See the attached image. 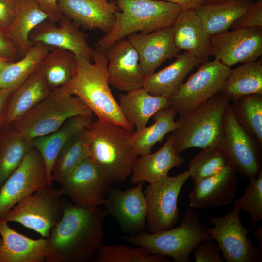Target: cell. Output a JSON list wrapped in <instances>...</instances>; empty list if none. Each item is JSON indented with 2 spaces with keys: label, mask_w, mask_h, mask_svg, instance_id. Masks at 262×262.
Returning a JSON list of instances; mask_svg holds the SVG:
<instances>
[{
  "label": "cell",
  "mask_w": 262,
  "mask_h": 262,
  "mask_svg": "<svg viewBox=\"0 0 262 262\" xmlns=\"http://www.w3.org/2000/svg\"><path fill=\"white\" fill-rule=\"evenodd\" d=\"M169 66L146 76L143 87L151 95L169 98L183 83L187 75L201 63L194 55L185 51L177 54Z\"/></svg>",
  "instance_id": "cell-26"
},
{
  "label": "cell",
  "mask_w": 262,
  "mask_h": 262,
  "mask_svg": "<svg viewBox=\"0 0 262 262\" xmlns=\"http://www.w3.org/2000/svg\"><path fill=\"white\" fill-rule=\"evenodd\" d=\"M16 3V0H0V27L6 31L14 18Z\"/></svg>",
  "instance_id": "cell-44"
},
{
  "label": "cell",
  "mask_w": 262,
  "mask_h": 262,
  "mask_svg": "<svg viewBox=\"0 0 262 262\" xmlns=\"http://www.w3.org/2000/svg\"><path fill=\"white\" fill-rule=\"evenodd\" d=\"M262 28V0L256 1L231 27L232 30Z\"/></svg>",
  "instance_id": "cell-41"
},
{
  "label": "cell",
  "mask_w": 262,
  "mask_h": 262,
  "mask_svg": "<svg viewBox=\"0 0 262 262\" xmlns=\"http://www.w3.org/2000/svg\"><path fill=\"white\" fill-rule=\"evenodd\" d=\"M120 111L135 131L147 126L153 115L160 109L168 107V98L151 95L144 87L118 95Z\"/></svg>",
  "instance_id": "cell-27"
},
{
  "label": "cell",
  "mask_w": 262,
  "mask_h": 262,
  "mask_svg": "<svg viewBox=\"0 0 262 262\" xmlns=\"http://www.w3.org/2000/svg\"><path fill=\"white\" fill-rule=\"evenodd\" d=\"M79 115L93 113L78 97L59 87L10 125L30 141L54 131L67 119Z\"/></svg>",
  "instance_id": "cell-7"
},
{
  "label": "cell",
  "mask_w": 262,
  "mask_h": 262,
  "mask_svg": "<svg viewBox=\"0 0 262 262\" xmlns=\"http://www.w3.org/2000/svg\"><path fill=\"white\" fill-rule=\"evenodd\" d=\"M168 98V105L179 117L219 92L232 69L214 59L207 60Z\"/></svg>",
  "instance_id": "cell-10"
},
{
  "label": "cell",
  "mask_w": 262,
  "mask_h": 262,
  "mask_svg": "<svg viewBox=\"0 0 262 262\" xmlns=\"http://www.w3.org/2000/svg\"><path fill=\"white\" fill-rule=\"evenodd\" d=\"M121 245H104L98 249L92 261L94 262H170L165 256L150 254L145 248Z\"/></svg>",
  "instance_id": "cell-38"
},
{
  "label": "cell",
  "mask_w": 262,
  "mask_h": 262,
  "mask_svg": "<svg viewBox=\"0 0 262 262\" xmlns=\"http://www.w3.org/2000/svg\"><path fill=\"white\" fill-rule=\"evenodd\" d=\"M262 54V27L227 31L210 37L209 56L228 67L257 60Z\"/></svg>",
  "instance_id": "cell-15"
},
{
  "label": "cell",
  "mask_w": 262,
  "mask_h": 262,
  "mask_svg": "<svg viewBox=\"0 0 262 262\" xmlns=\"http://www.w3.org/2000/svg\"><path fill=\"white\" fill-rule=\"evenodd\" d=\"M233 204L249 214L251 220L250 229H253L262 220V171L256 177L249 179L243 195Z\"/></svg>",
  "instance_id": "cell-40"
},
{
  "label": "cell",
  "mask_w": 262,
  "mask_h": 262,
  "mask_svg": "<svg viewBox=\"0 0 262 262\" xmlns=\"http://www.w3.org/2000/svg\"><path fill=\"white\" fill-rule=\"evenodd\" d=\"M63 15L86 28L108 32L113 27L118 6L105 0H58Z\"/></svg>",
  "instance_id": "cell-21"
},
{
  "label": "cell",
  "mask_w": 262,
  "mask_h": 262,
  "mask_svg": "<svg viewBox=\"0 0 262 262\" xmlns=\"http://www.w3.org/2000/svg\"><path fill=\"white\" fill-rule=\"evenodd\" d=\"M112 182L91 157L77 166L59 184L63 196L85 207L103 206Z\"/></svg>",
  "instance_id": "cell-14"
},
{
  "label": "cell",
  "mask_w": 262,
  "mask_h": 262,
  "mask_svg": "<svg viewBox=\"0 0 262 262\" xmlns=\"http://www.w3.org/2000/svg\"><path fill=\"white\" fill-rule=\"evenodd\" d=\"M259 0H256V1H259Z\"/></svg>",
  "instance_id": "cell-52"
},
{
  "label": "cell",
  "mask_w": 262,
  "mask_h": 262,
  "mask_svg": "<svg viewBox=\"0 0 262 262\" xmlns=\"http://www.w3.org/2000/svg\"><path fill=\"white\" fill-rule=\"evenodd\" d=\"M0 218V262H44L48 254L47 238L33 239L11 228Z\"/></svg>",
  "instance_id": "cell-23"
},
{
  "label": "cell",
  "mask_w": 262,
  "mask_h": 262,
  "mask_svg": "<svg viewBox=\"0 0 262 262\" xmlns=\"http://www.w3.org/2000/svg\"><path fill=\"white\" fill-rule=\"evenodd\" d=\"M127 39L137 50L146 76L154 73L166 60L175 57L180 49L176 46L172 26L149 33H134Z\"/></svg>",
  "instance_id": "cell-19"
},
{
  "label": "cell",
  "mask_w": 262,
  "mask_h": 262,
  "mask_svg": "<svg viewBox=\"0 0 262 262\" xmlns=\"http://www.w3.org/2000/svg\"><path fill=\"white\" fill-rule=\"evenodd\" d=\"M231 99L219 92L177 120L172 132L173 148L178 154L192 147L217 146L222 130L225 111Z\"/></svg>",
  "instance_id": "cell-5"
},
{
  "label": "cell",
  "mask_w": 262,
  "mask_h": 262,
  "mask_svg": "<svg viewBox=\"0 0 262 262\" xmlns=\"http://www.w3.org/2000/svg\"><path fill=\"white\" fill-rule=\"evenodd\" d=\"M41 66L49 88L61 87L70 82L76 71L75 55L67 50L54 48L47 55Z\"/></svg>",
  "instance_id": "cell-36"
},
{
  "label": "cell",
  "mask_w": 262,
  "mask_h": 262,
  "mask_svg": "<svg viewBox=\"0 0 262 262\" xmlns=\"http://www.w3.org/2000/svg\"><path fill=\"white\" fill-rule=\"evenodd\" d=\"M75 58L74 76L70 82L61 87L81 99L98 119L133 131L122 115L109 87L105 53L96 50L92 62L81 56Z\"/></svg>",
  "instance_id": "cell-2"
},
{
  "label": "cell",
  "mask_w": 262,
  "mask_h": 262,
  "mask_svg": "<svg viewBox=\"0 0 262 262\" xmlns=\"http://www.w3.org/2000/svg\"><path fill=\"white\" fill-rule=\"evenodd\" d=\"M93 115H79L72 117L54 131L30 141L31 146L42 157L50 179L53 162L60 149L76 133L90 125L93 121Z\"/></svg>",
  "instance_id": "cell-29"
},
{
  "label": "cell",
  "mask_w": 262,
  "mask_h": 262,
  "mask_svg": "<svg viewBox=\"0 0 262 262\" xmlns=\"http://www.w3.org/2000/svg\"><path fill=\"white\" fill-rule=\"evenodd\" d=\"M51 182L42 157L32 146L0 189V218L19 201Z\"/></svg>",
  "instance_id": "cell-13"
},
{
  "label": "cell",
  "mask_w": 262,
  "mask_h": 262,
  "mask_svg": "<svg viewBox=\"0 0 262 262\" xmlns=\"http://www.w3.org/2000/svg\"><path fill=\"white\" fill-rule=\"evenodd\" d=\"M86 128L91 139V157L112 183L124 180L139 156L131 142L134 131L98 119Z\"/></svg>",
  "instance_id": "cell-4"
},
{
  "label": "cell",
  "mask_w": 262,
  "mask_h": 262,
  "mask_svg": "<svg viewBox=\"0 0 262 262\" xmlns=\"http://www.w3.org/2000/svg\"></svg>",
  "instance_id": "cell-53"
},
{
  "label": "cell",
  "mask_w": 262,
  "mask_h": 262,
  "mask_svg": "<svg viewBox=\"0 0 262 262\" xmlns=\"http://www.w3.org/2000/svg\"><path fill=\"white\" fill-rule=\"evenodd\" d=\"M185 159L176 153L173 146V138L170 135L164 145L153 153H148L138 158L132 169L131 181L153 183L167 177L173 168L179 167Z\"/></svg>",
  "instance_id": "cell-24"
},
{
  "label": "cell",
  "mask_w": 262,
  "mask_h": 262,
  "mask_svg": "<svg viewBox=\"0 0 262 262\" xmlns=\"http://www.w3.org/2000/svg\"><path fill=\"white\" fill-rule=\"evenodd\" d=\"M230 166L222 152L217 146L201 149L192 158L189 164V177L195 183L215 175L225 168Z\"/></svg>",
  "instance_id": "cell-39"
},
{
  "label": "cell",
  "mask_w": 262,
  "mask_h": 262,
  "mask_svg": "<svg viewBox=\"0 0 262 262\" xmlns=\"http://www.w3.org/2000/svg\"><path fill=\"white\" fill-rule=\"evenodd\" d=\"M239 207L233 204L231 210L220 217L210 216L213 226L206 231L216 240L227 262H260L262 254L247 237L251 230L243 226L240 218Z\"/></svg>",
  "instance_id": "cell-11"
},
{
  "label": "cell",
  "mask_w": 262,
  "mask_h": 262,
  "mask_svg": "<svg viewBox=\"0 0 262 262\" xmlns=\"http://www.w3.org/2000/svg\"><path fill=\"white\" fill-rule=\"evenodd\" d=\"M51 90L41 66L10 94L1 116L0 126L11 124L47 97Z\"/></svg>",
  "instance_id": "cell-22"
},
{
  "label": "cell",
  "mask_w": 262,
  "mask_h": 262,
  "mask_svg": "<svg viewBox=\"0 0 262 262\" xmlns=\"http://www.w3.org/2000/svg\"><path fill=\"white\" fill-rule=\"evenodd\" d=\"M220 252L218 245L213 240H206L199 243L192 252L196 262H224Z\"/></svg>",
  "instance_id": "cell-42"
},
{
  "label": "cell",
  "mask_w": 262,
  "mask_h": 262,
  "mask_svg": "<svg viewBox=\"0 0 262 262\" xmlns=\"http://www.w3.org/2000/svg\"><path fill=\"white\" fill-rule=\"evenodd\" d=\"M238 182L237 173L228 166L215 175L194 183L189 195L190 208L203 209L231 204Z\"/></svg>",
  "instance_id": "cell-20"
},
{
  "label": "cell",
  "mask_w": 262,
  "mask_h": 262,
  "mask_svg": "<svg viewBox=\"0 0 262 262\" xmlns=\"http://www.w3.org/2000/svg\"><path fill=\"white\" fill-rule=\"evenodd\" d=\"M15 89L13 88L0 89V120L6 102L10 94Z\"/></svg>",
  "instance_id": "cell-47"
},
{
  "label": "cell",
  "mask_w": 262,
  "mask_h": 262,
  "mask_svg": "<svg viewBox=\"0 0 262 262\" xmlns=\"http://www.w3.org/2000/svg\"><path fill=\"white\" fill-rule=\"evenodd\" d=\"M2 244V239L1 238H0V247H1Z\"/></svg>",
  "instance_id": "cell-51"
},
{
  "label": "cell",
  "mask_w": 262,
  "mask_h": 262,
  "mask_svg": "<svg viewBox=\"0 0 262 262\" xmlns=\"http://www.w3.org/2000/svg\"><path fill=\"white\" fill-rule=\"evenodd\" d=\"M52 182L19 201L2 218L8 222L18 223L47 238L64 212L62 193Z\"/></svg>",
  "instance_id": "cell-9"
},
{
  "label": "cell",
  "mask_w": 262,
  "mask_h": 262,
  "mask_svg": "<svg viewBox=\"0 0 262 262\" xmlns=\"http://www.w3.org/2000/svg\"><path fill=\"white\" fill-rule=\"evenodd\" d=\"M253 234L258 243V248L260 252L262 254V227H258L253 233Z\"/></svg>",
  "instance_id": "cell-48"
},
{
  "label": "cell",
  "mask_w": 262,
  "mask_h": 262,
  "mask_svg": "<svg viewBox=\"0 0 262 262\" xmlns=\"http://www.w3.org/2000/svg\"><path fill=\"white\" fill-rule=\"evenodd\" d=\"M108 214L102 206L85 207L64 201L62 217L47 238L45 262L92 261L103 245Z\"/></svg>",
  "instance_id": "cell-1"
},
{
  "label": "cell",
  "mask_w": 262,
  "mask_h": 262,
  "mask_svg": "<svg viewBox=\"0 0 262 262\" xmlns=\"http://www.w3.org/2000/svg\"><path fill=\"white\" fill-rule=\"evenodd\" d=\"M217 146L230 166L243 178L249 180L262 171V145L238 122L230 102L224 112L222 133Z\"/></svg>",
  "instance_id": "cell-8"
},
{
  "label": "cell",
  "mask_w": 262,
  "mask_h": 262,
  "mask_svg": "<svg viewBox=\"0 0 262 262\" xmlns=\"http://www.w3.org/2000/svg\"><path fill=\"white\" fill-rule=\"evenodd\" d=\"M0 56L10 62L19 57L16 49L5 30L0 27Z\"/></svg>",
  "instance_id": "cell-45"
},
{
  "label": "cell",
  "mask_w": 262,
  "mask_h": 262,
  "mask_svg": "<svg viewBox=\"0 0 262 262\" xmlns=\"http://www.w3.org/2000/svg\"><path fill=\"white\" fill-rule=\"evenodd\" d=\"M16 1L14 18L6 32L18 56L22 57L33 45L29 38L31 33L48 17L33 0Z\"/></svg>",
  "instance_id": "cell-28"
},
{
  "label": "cell",
  "mask_w": 262,
  "mask_h": 262,
  "mask_svg": "<svg viewBox=\"0 0 262 262\" xmlns=\"http://www.w3.org/2000/svg\"><path fill=\"white\" fill-rule=\"evenodd\" d=\"M189 178L187 171L149 183L144 190L147 202L146 225L154 233L173 228L179 221L178 200Z\"/></svg>",
  "instance_id": "cell-12"
},
{
  "label": "cell",
  "mask_w": 262,
  "mask_h": 262,
  "mask_svg": "<svg viewBox=\"0 0 262 262\" xmlns=\"http://www.w3.org/2000/svg\"><path fill=\"white\" fill-rule=\"evenodd\" d=\"M119 10L111 29L101 37L96 50L104 52L112 44L138 33H149L172 26L183 10L163 0H114Z\"/></svg>",
  "instance_id": "cell-3"
},
{
  "label": "cell",
  "mask_w": 262,
  "mask_h": 262,
  "mask_svg": "<svg viewBox=\"0 0 262 262\" xmlns=\"http://www.w3.org/2000/svg\"><path fill=\"white\" fill-rule=\"evenodd\" d=\"M143 184L140 182L136 187L126 190L111 188L103 205L123 231L129 235L139 233L145 229L147 202Z\"/></svg>",
  "instance_id": "cell-16"
},
{
  "label": "cell",
  "mask_w": 262,
  "mask_h": 262,
  "mask_svg": "<svg viewBox=\"0 0 262 262\" xmlns=\"http://www.w3.org/2000/svg\"><path fill=\"white\" fill-rule=\"evenodd\" d=\"M251 0H232L205 4L195 10L210 36L227 31L254 4Z\"/></svg>",
  "instance_id": "cell-30"
},
{
  "label": "cell",
  "mask_w": 262,
  "mask_h": 262,
  "mask_svg": "<svg viewBox=\"0 0 262 262\" xmlns=\"http://www.w3.org/2000/svg\"><path fill=\"white\" fill-rule=\"evenodd\" d=\"M220 92L230 99L250 94L262 95V63L255 60L232 69Z\"/></svg>",
  "instance_id": "cell-33"
},
{
  "label": "cell",
  "mask_w": 262,
  "mask_h": 262,
  "mask_svg": "<svg viewBox=\"0 0 262 262\" xmlns=\"http://www.w3.org/2000/svg\"><path fill=\"white\" fill-rule=\"evenodd\" d=\"M230 0H208L207 4H215L222 3V2H226V1H228Z\"/></svg>",
  "instance_id": "cell-50"
},
{
  "label": "cell",
  "mask_w": 262,
  "mask_h": 262,
  "mask_svg": "<svg viewBox=\"0 0 262 262\" xmlns=\"http://www.w3.org/2000/svg\"><path fill=\"white\" fill-rule=\"evenodd\" d=\"M177 4L183 10H195L199 6L206 4L208 0H163Z\"/></svg>",
  "instance_id": "cell-46"
},
{
  "label": "cell",
  "mask_w": 262,
  "mask_h": 262,
  "mask_svg": "<svg viewBox=\"0 0 262 262\" xmlns=\"http://www.w3.org/2000/svg\"><path fill=\"white\" fill-rule=\"evenodd\" d=\"M54 48L42 44L33 45L21 59L11 62L0 73V89L17 88L41 66Z\"/></svg>",
  "instance_id": "cell-34"
},
{
  "label": "cell",
  "mask_w": 262,
  "mask_h": 262,
  "mask_svg": "<svg viewBox=\"0 0 262 262\" xmlns=\"http://www.w3.org/2000/svg\"><path fill=\"white\" fill-rule=\"evenodd\" d=\"M104 52L108 61L110 85L126 92L143 87L146 76L140 64L139 56L127 38L115 42Z\"/></svg>",
  "instance_id": "cell-17"
},
{
  "label": "cell",
  "mask_w": 262,
  "mask_h": 262,
  "mask_svg": "<svg viewBox=\"0 0 262 262\" xmlns=\"http://www.w3.org/2000/svg\"><path fill=\"white\" fill-rule=\"evenodd\" d=\"M91 157V139L87 128L73 135L58 152L53 164L50 179L60 184L77 166Z\"/></svg>",
  "instance_id": "cell-31"
},
{
  "label": "cell",
  "mask_w": 262,
  "mask_h": 262,
  "mask_svg": "<svg viewBox=\"0 0 262 262\" xmlns=\"http://www.w3.org/2000/svg\"><path fill=\"white\" fill-rule=\"evenodd\" d=\"M179 49L191 53L202 63L208 60L211 36L194 10H182L172 25Z\"/></svg>",
  "instance_id": "cell-25"
},
{
  "label": "cell",
  "mask_w": 262,
  "mask_h": 262,
  "mask_svg": "<svg viewBox=\"0 0 262 262\" xmlns=\"http://www.w3.org/2000/svg\"><path fill=\"white\" fill-rule=\"evenodd\" d=\"M11 62L8 60L0 56V73L2 70L7 66Z\"/></svg>",
  "instance_id": "cell-49"
},
{
  "label": "cell",
  "mask_w": 262,
  "mask_h": 262,
  "mask_svg": "<svg viewBox=\"0 0 262 262\" xmlns=\"http://www.w3.org/2000/svg\"><path fill=\"white\" fill-rule=\"evenodd\" d=\"M230 102L238 122L262 145V95H248Z\"/></svg>",
  "instance_id": "cell-37"
},
{
  "label": "cell",
  "mask_w": 262,
  "mask_h": 262,
  "mask_svg": "<svg viewBox=\"0 0 262 262\" xmlns=\"http://www.w3.org/2000/svg\"><path fill=\"white\" fill-rule=\"evenodd\" d=\"M32 146L11 125L0 126V189L18 167Z\"/></svg>",
  "instance_id": "cell-32"
},
{
  "label": "cell",
  "mask_w": 262,
  "mask_h": 262,
  "mask_svg": "<svg viewBox=\"0 0 262 262\" xmlns=\"http://www.w3.org/2000/svg\"><path fill=\"white\" fill-rule=\"evenodd\" d=\"M48 16V20L58 22L63 15L58 0H32Z\"/></svg>",
  "instance_id": "cell-43"
},
{
  "label": "cell",
  "mask_w": 262,
  "mask_h": 262,
  "mask_svg": "<svg viewBox=\"0 0 262 262\" xmlns=\"http://www.w3.org/2000/svg\"><path fill=\"white\" fill-rule=\"evenodd\" d=\"M55 22L46 20L39 24L31 33L29 38L33 45H45L67 50L75 56L84 57L91 61L96 53L87 42V35L79 30L72 21L63 15Z\"/></svg>",
  "instance_id": "cell-18"
},
{
  "label": "cell",
  "mask_w": 262,
  "mask_h": 262,
  "mask_svg": "<svg viewBox=\"0 0 262 262\" xmlns=\"http://www.w3.org/2000/svg\"><path fill=\"white\" fill-rule=\"evenodd\" d=\"M200 216L190 208H187L178 226L154 233L144 231L124 235L128 242L145 248L152 255L171 257L175 262H189L196 246L206 240H213L200 222Z\"/></svg>",
  "instance_id": "cell-6"
},
{
  "label": "cell",
  "mask_w": 262,
  "mask_h": 262,
  "mask_svg": "<svg viewBox=\"0 0 262 262\" xmlns=\"http://www.w3.org/2000/svg\"><path fill=\"white\" fill-rule=\"evenodd\" d=\"M176 113L169 106L157 111L152 116L153 124L140 131H134L131 142L139 156L150 153L153 146L174 131L178 123L175 121Z\"/></svg>",
  "instance_id": "cell-35"
}]
</instances>
